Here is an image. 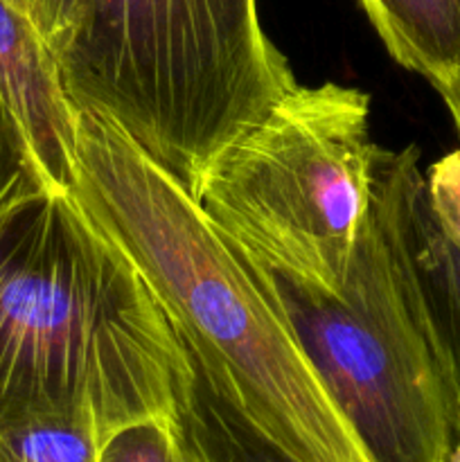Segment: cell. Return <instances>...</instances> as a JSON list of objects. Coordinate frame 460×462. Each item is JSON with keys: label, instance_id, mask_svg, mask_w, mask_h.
Masks as SVG:
<instances>
[{"label": "cell", "instance_id": "17", "mask_svg": "<svg viewBox=\"0 0 460 462\" xmlns=\"http://www.w3.org/2000/svg\"><path fill=\"white\" fill-rule=\"evenodd\" d=\"M446 462H460V436L458 440L454 442V447H451L449 456H446Z\"/></svg>", "mask_w": 460, "mask_h": 462}, {"label": "cell", "instance_id": "14", "mask_svg": "<svg viewBox=\"0 0 460 462\" xmlns=\"http://www.w3.org/2000/svg\"><path fill=\"white\" fill-rule=\"evenodd\" d=\"M77 0H32V21L39 27L50 50L57 48L75 18Z\"/></svg>", "mask_w": 460, "mask_h": 462}, {"label": "cell", "instance_id": "2", "mask_svg": "<svg viewBox=\"0 0 460 462\" xmlns=\"http://www.w3.org/2000/svg\"><path fill=\"white\" fill-rule=\"evenodd\" d=\"M197 370L129 255L75 194L0 210V427L66 413L97 429L179 415Z\"/></svg>", "mask_w": 460, "mask_h": 462}, {"label": "cell", "instance_id": "9", "mask_svg": "<svg viewBox=\"0 0 460 462\" xmlns=\"http://www.w3.org/2000/svg\"><path fill=\"white\" fill-rule=\"evenodd\" d=\"M415 260L460 388V248L433 224L424 192L415 210Z\"/></svg>", "mask_w": 460, "mask_h": 462}, {"label": "cell", "instance_id": "3", "mask_svg": "<svg viewBox=\"0 0 460 462\" xmlns=\"http://www.w3.org/2000/svg\"><path fill=\"white\" fill-rule=\"evenodd\" d=\"M422 192L418 147L382 149L373 208L338 291L237 248L368 462H446L460 436V388L415 260Z\"/></svg>", "mask_w": 460, "mask_h": 462}, {"label": "cell", "instance_id": "16", "mask_svg": "<svg viewBox=\"0 0 460 462\" xmlns=\"http://www.w3.org/2000/svg\"><path fill=\"white\" fill-rule=\"evenodd\" d=\"M7 3H12L14 7L21 9V12H25L32 18V0H7Z\"/></svg>", "mask_w": 460, "mask_h": 462}, {"label": "cell", "instance_id": "18", "mask_svg": "<svg viewBox=\"0 0 460 462\" xmlns=\"http://www.w3.org/2000/svg\"><path fill=\"white\" fill-rule=\"evenodd\" d=\"M185 440H188V436H185ZM188 445H189V451H192V456H194V462H206V460L201 458V456H198V451L194 449V447H192V442L188 440Z\"/></svg>", "mask_w": 460, "mask_h": 462}, {"label": "cell", "instance_id": "5", "mask_svg": "<svg viewBox=\"0 0 460 462\" xmlns=\"http://www.w3.org/2000/svg\"><path fill=\"white\" fill-rule=\"evenodd\" d=\"M379 152L368 93L296 86L216 152L189 194L253 260L338 291L373 208Z\"/></svg>", "mask_w": 460, "mask_h": 462}, {"label": "cell", "instance_id": "15", "mask_svg": "<svg viewBox=\"0 0 460 462\" xmlns=\"http://www.w3.org/2000/svg\"><path fill=\"white\" fill-rule=\"evenodd\" d=\"M436 90L442 95V99H445L446 108H449V113H451V120H454L455 129H458V134H460V72L458 75L451 77L446 84L437 86Z\"/></svg>", "mask_w": 460, "mask_h": 462}, {"label": "cell", "instance_id": "10", "mask_svg": "<svg viewBox=\"0 0 460 462\" xmlns=\"http://www.w3.org/2000/svg\"><path fill=\"white\" fill-rule=\"evenodd\" d=\"M99 433L77 415H34L0 427V462H97Z\"/></svg>", "mask_w": 460, "mask_h": 462}, {"label": "cell", "instance_id": "11", "mask_svg": "<svg viewBox=\"0 0 460 462\" xmlns=\"http://www.w3.org/2000/svg\"><path fill=\"white\" fill-rule=\"evenodd\" d=\"M97 462H194L179 415H152L99 440Z\"/></svg>", "mask_w": 460, "mask_h": 462}, {"label": "cell", "instance_id": "6", "mask_svg": "<svg viewBox=\"0 0 460 462\" xmlns=\"http://www.w3.org/2000/svg\"><path fill=\"white\" fill-rule=\"evenodd\" d=\"M0 97L25 131L54 189L75 183L77 113L57 59L30 16L0 0Z\"/></svg>", "mask_w": 460, "mask_h": 462}, {"label": "cell", "instance_id": "4", "mask_svg": "<svg viewBox=\"0 0 460 462\" xmlns=\"http://www.w3.org/2000/svg\"><path fill=\"white\" fill-rule=\"evenodd\" d=\"M52 54L72 104L117 126L188 192L298 86L255 0H77Z\"/></svg>", "mask_w": 460, "mask_h": 462}, {"label": "cell", "instance_id": "1", "mask_svg": "<svg viewBox=\"0 0 460 462\" xmlns=\"http://www.w3.org/2000/svg\"><path fill=\"white\" fill-rule=\"evenodd\" d=\"M72 194L133 260L203 382L298 462H368L246 260L117 126L77 113Z\"/></svg>", "mask_w": 460, "mask_h": 462}, {"label": "cell", "instance_id": "12", "mask_svg": "<svg viewBox=\"0 0 460 462\" xmlns=\"http://www.w3.org/2000/svg\"><path fill=\"white\" fill-rule=\"evenodd\" d=\"M45 188L52 185L41 171L25 131L0 97V210Z\"/></svg>", "mask_w": 460, "mask_h": 462}, {"label": "cell", "instance_id": "8", "mask_svg": "<svg viewBox=\"0 0 460 462\" xmlns=\"http://www.w3.org/2000/svg\"><path fill=\"white\" fill-rule=\"evenodd\" d=\"M179 420L188 440L206 462H298L215 395L198 373Z\"/></svg>", "mask_w": 460, "mask_h": 462}, {"label": "cell", "instance_id": "13", "mask_svg": "<svg viewBox=\"0 0 460 462\" xmlns=\"http://www.w3.org/2000/svg\"><path fill=\"white\" fill-rule=\"evenodd\" d=\"M424 199L437 230L460 248V149L428 167L424 174Z\"/></svg>", "mask_w": 460, "mask_h": 462}, {"label": "cell", "instance_id": "7", "mask_svg": "<svg viewBox=\"0 0 460 462\" xmlns=\"http://www.w3.org/2000/svg\"><path fill=\"white\" fill-rule=\"evenodd\" d=\"M400 66L433 88L460 72V0H361Z\"/></svg>", "mask_w": 460, "mask_h": 462}]
</instances>
